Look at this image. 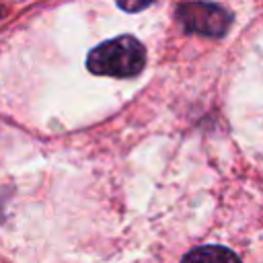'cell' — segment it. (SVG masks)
<instances>
[{
	"label": "cell",
	"instance_id": "cell-1",
	"mask_svg": "<svg viewBox=\"0 0 263 263\" xmlns=\"http://www.w3.org/2000/svg\"><path fill=\"white\" fill-rule=\"evenodd\" d=\"M146 64L144 45L132 37H115L101 45H97L86 60V66L92 74L99 76H115V78H129L136 76Z\"/></svg>",
	"mask_w": 263,
	"mask_h": 263
},
{
	"label": "cell",
	"instance_id": "cell-2",
	"mask_svg": "<svg viewBox=\"0 0 263 263\" xmlns=\"http://www.w3.org/2000/svg\"><path fill=\"white\" fill-rule=\"evenodd\" d=\"M177 16L179 23L191 31V33H199V35H212V37H220L228 31L232 16L216 6V4H181L177 8Z\"/></svg>",
	"mask_w": 263,
	"mask_h": 263
},
{
	"label": "cell",
	"instance_id": "cell-3",
	"mask_svg": "<svg viewBox=\"0 0 263 263\" xmlns=\"http://www.w3.org/2000/svg\"><path fill=\"white\" fill-rule=\"evenodd\" d=\"M181 263H240L238 257L224 247H199L185 255Z\"/></svg>",
	"mask_w": 263,
	"mask_h": 263
}]
</instances>
